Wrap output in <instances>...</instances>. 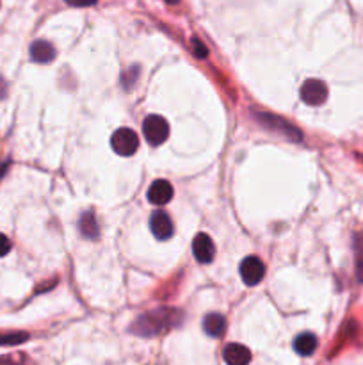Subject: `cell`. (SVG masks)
Wrapping results in <instances>:
<instances>
[{
    "mask_svg": "<svg viewBox=\"0 0 363 365\" xmlns=\"http://www.w3.org/2000/svg\"><path fill=\"white\" fill-rule=\"evenodd\" d=\"M184 319V314L180 310L175 309H157L152 312L139 315L134 321L130 331L136 335L141 337H154L160 335L164 331L171 330V328L178 326L180 322Z\"/></svg>",
    "mask_w": 363,
    "mask_h": 365,
    "instance_id": "1",
    "label": "cell"
},
{
    "mask_svg": "<svg viewBox=\"0 0 363 365\" xmlns=\"http://www.w3.org/2000/svg\"><path fill=\"white\" fill-rule=\"evenodd\" d=\"M143 134H145V139L149 145L158 146L163 145L167 139V136H169V125L163 116L152 114L143 123Z\"/></svg>",
    "mask_w": 363,
    "mask_h": 365,
    "instance_id": "2",
    "label": "cell"
},
{
    "mask_svg": "<svg viewBox=\"0 0 363 365\" xmlns=\"http://www.w3.org/2000/svg\"><path fill=\"white\" fill-rule=\"evenodd\" d=\"M111 146L112 150L121 157H130L139 148V138L132 129H120L112 134Z\"/></svg>",
    "mask_w": 363,
    "mask_h": 365,
    "instance_id": "3",
    "label": "cell"
},
{
    "mask_svg": "<svg viewBox=\"0 0 363 365\" xmlns=\"http://www.w3.org/2000/svg\"><path fill=\"white\" fill-rule=\"evenodd\" d=\"M301 98L308 105H322L328 98V87L322 81H317V79H310L301 86Z\"/></svg>",
    "mask_w": 363,
    "mask_h": 365,
    "instance_id": "4",
    "label": "cell"
},
{
    "mask_svg": "<svg viewBox=\"0 0 363 365\" xmlns=\"http://www.w3.org/2000/svg\"><path fill=\"white\" fill-rule=\"evenodd\" d=\"M265 275V267L258 257H246L240 264V276H242V282L249 287L253 285H258L262 282Z\"/></svg>",
    "mask_w": 363,
    "mask_h": 365,
    "instance_id": "5",
    "label": "cell"
},
{
    "mask_svg": "<svg viewBox=\"0 0 363 365\" xmlns=\"http://www.w3.org/2000/svg\"><path fill=\"white\" fill-rule=\"evenodd\" d=\"M256 120L260 121L264 127H267V129L282 132L283 136L291 139V141H301V132H299L298 129H294L292 125L287 123L285 120H282V118L273 116V114H260V112H258V114H256Z\"/></svg>",
    "mask_w": 363,
    "mask_h": 365,
    "instance_id": "6",
    "label": "cell"
},
{
    "mask_svg": "<svg viewBox=\"0 0 363 365\" xmlns=\"http://www.w3.org/2000/svg\"><path fill=\"white\" fill-rule=\"evenodd\" d=\"M192 253L200 264L212 262L214 255H216V246H214L212 239L207 233H198L192 241Z\"/></svg>",
    "mask_w": 363,
    "mask_h": 365,
    "instance_id": "7",
    "label": "cell"
},
{
    "mask_svg": "<svg viewBox=\"0 0 363 365\" xmlns=\"http://www.w3.org/2000/svg\"><path fill=\"white\" fill-rule=\"evenodd\" d=\"M149 228L152 233L157 237L158 241H166L173 236V221L164 211H155L149 218Z\"/></svg>",
    "mask_w": 363,
    "mask_h": 365,
    "instance_id": "8",
    "label": "cell"
},
{
    "mask_svg": "<svg viewBox=\"0 0 363 365\" xmlns=\"http://www.w3.org/2000/svg\"><path fill=\"white\" fill-rule=\"evenodd\" d=\"M171 198H173V185L169 184L167 180L160 178V180H155L154 184L149 185L148 189V200L149 203H154V205H166V203L171 202Z\"/></svg>",
    "mask_w": 363,
    "mask_h": 365,
    "instance_id": "9",
    "label": "cell"
},
{
    "mask_svg": "<svg viewBox=\"0 0 363 365\" xmlns=\"http://www.w3.org/2000/svg\"><path fill=\"white\" fill-rule=\"evenodd\" d=\"M222 360L228 365H249L251 362V351L242 344H228L222 349Z\"/></svg>",
    "mask_w": 363,
    "mask_h": 365,
    "instance_id": "10",
    "label": "cell"
},
{
    "mask_svg": "<svg viewBox=\"0 0 363 365\" xmlns=\"http://www.w3.org/2000/svg\"><path fill=\"white\" fill-rule=\"evenodd\" d=\"M30 57H32V61H36V63L47 65V63H50V61L56 57V48L52 47L48 41L38 39V41L30 45Z\"/></svg>",
    "mask_w": 363,
    "mask_h": 365,
    "instance_id": "11",
    "label": "cell"
},
{
    "mask_svg": "<svg viewBox=\"0 0 363 365\" xmlns=\"http://www.w3.org/2000/svg\"><path fill=\"white\" fill-rule=\"evenodd\" d=\"M79 228H81V233L85 237V239H90V241L98 239L100 236L98 221H96V216H94L91 211L84 212V214L81 216V219H79Z\"/></svg>",
    "mask_w": 363,
    "mask_h": 365,
    "instance_id": "12",
    "label": "cell"
},
{
    "mask_svg": "<svg viewBox=\"0 0 363 365\" xmlns=\"http://www.w3.org/2000/svg\"><path fill=\"white\" fill-rule=\"evenodd\" d=\"M317 346H319V342H317V337L313 335V333H301V335L295 337L294 340L295 353L301 355V357H310V355H313Z\"/></svg>",
    "mask_w": 363,
    "mask_h": 365,
    "instance_id": "13",
    "label": "cell"
},
{
    "mask_svg": "<svg viewBox=\"0 0 363 365\" xmlns=\"http://www.w3.org/2000/svg\"><path fill=\"white\" fill-rule=\"evenodd\" d=\"M203 330H205L207 335L218 339L227 330V321H225L221 314H209L203 319Z\"/></svg>",
    "mask_w": 363,
    "mask_h": 365,
    "instance_id": "14",
    "label": "cell"
},
{
    "mask_svg": "<svg viewBox=\"0 0 363 365\" xmlns=\"http://www.w3.org/2000/svg\"><path fill=\"white\" fill-rule=\"evenodd\" d=\"M29 339L23 331H13V333H0V346H18Z\"/></svg>",
    "mask_w": 363,
    "mask_h": 365,
    "instance_id": "15",
    "label": "cell"
},
{
    "mask_svg": "<svg viewBox=\"0 0 363 365\" xmlns=\"http://www.w3.org/2000/svg\"><path fill=\"white\" fill-rule=\"evenodd\" d=\"M0 365H30V360L23 353H13V355L0 357Z\"/></svg>",
    "mask_w": 363,
    "mask_h": 365,
    "instance_id": "16",
    "label": "cell"
},
{
    "mask_svg": "<svg viewBox=\"0 0 363 365\" xmlns=\"http://www.w3.org/2000/svg\"><path fill=\"white\" fill-rule=\"evenodd\" d=\"M137 73H139V68H137V66H132L130 72L123 73V87H127V90L132 87L134 81H136V77H137Z\"/></svg>",
    "mask_w": 363,
    "mask_h": 365,
    "instance_id": "17",
    "label": "cell"
},
{
    "mask_svg": "<svg viewBox=\"0 0 363 365\" xmlns=\"http://www.w3.org/2000/svg\"><path fill=\"white\" fill-rule=\"evenodd\" d=\"M9 251H11V242L4 233H0V257H6Z\"/></svg>",
    "mask_w": 363,
    "mask_h": 365,
    "instance_id": "18",
    "label": "cell"
},
{
    "mask_svg": "<svg viewBox=\"0 0 363 365\" xmlns=\"http://www.w3.org/2000/svg\"><path fill=\"white\" fill-rule=\"evenodd\" d=\"M64 2L73 8H90V6L96 4V0H64Z\"/></svg>",
    "mask_w": 363,
    "mask_h": 365,
    "instance_id": "19",
    "label": "cell"
},
{
    "mask_svg": "<svg viewBox=\"0 0 363 365\" xmlns=\"http://www.w3.org/2000/svg\"><path fill=\"white\" fill-rule=\"evenodd\" d=\"M358 280L360 282H363V248L362 246H358Z\"/></svg>",
    "mask_w": 363,
    "mask_h": 365,
    "instance_id": "20",
    "label": "cell"
},
{
    "mask_svg": "<svg viewBox=\"0 0 363 365\" xmlns=\"http://www.w3.org/2000/svg\"><path fill=\"white\" fill-rule=\"evenodd\" d=\"M8 95V84H6L4 77H0V100H4Z\"/></svg>",
    "mask_w": 363,
    "mask_h": 365,
    "instance_id": "21",
    "label": "cell"
},
{
    "mask_svg": "<svg viewBox=\"0 0 363 365\" xmlns=\"http://www.w3.org/2000/svg\"><path fill=\"white\" fill-rule=\"evenodd\" d=\"M167 4H176V2H178V0H166Z\"/></svg>",
    "mask_w": 363,
    "mask_h": 365,
    "instance_id": "22",
    "label": "cell"
}]
</instances>
